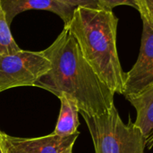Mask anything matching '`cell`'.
I'll list each match as a JSON object with an SVG mask.
<instances>
[{
    "label": "cell",
    "mask_w": 153,
    "mask_h": 153,
    "mask_svg": "<svg viewBox=\"0 0 153 153\" xmlns=\"http://www.w3.org/2000/svg\"><path fill=\"white\" fill-rule=\"evenodd\" d=\"M63 153H73V147L68 148L67 150H65V151Z\"/></svg>",
    "instance_id": "cell-16"
},
{
    "label": "cell",
    "mask_w": 153,
    "mask_h": 153,
    "mask_svg": "<svg viewBox=\"0 0 153 153\" xmlns=\"http://www.w3.org/2000/svg\"><path fill=\"white\" fill-rule=\"evenodd\" d=\"M21 48L16 44L10 30L4 12L0 2V55H9L20 51Z\"/></svg>",
    "instance_id": "cell-10"
},
{
    "label": "cell",
    "mask_w": 153,
    "mask_h": 153,
    "mask_svg": "<svg viewBox=\"0 0 153 153\" xmlns=\"http://www.w3.org/2000/svg\"><path fill=\"white\" fill-rule=\"evenodd\" d=\"M74 9L77 7H88V8H99L96 0H58ZM100 9V8H99Z\"/></svg>",
    "instance_id": "cell-13"
},
{
    "label": "cell",
    "mask_w": 153,
    "mask_h": 153,
    "mask_svg": "<svg viewBox=\"0 0 153 153\" xmlns=\"http://www.w3.org/2000/svg\"><path fill=\"white\" fill-rule=\"evenodd\" d=\"M0 2H1V0H0Z\"/></svg>",
    "instance_id": "cell-17"
},
{
    "label": "cell",
    "mask_w": 153,
    "mask_h": 153,
    "mask_svg": "<svg viewBox=\"0 0 153 153\" xmlns=\"http://www.w3.org/2000/svg\"><path fill=\"white\" fill-rule=\"evenodd\" d=\"M96 2L100 9L107 11H113L114 8L120 5L131 6L137 11L139 9V0H96Z\"/></svg>",
    "instance_id": "cell-11"
},
{
    "label": "cell",
    "mask_w": 153,
    "mask_h": 153,
    "mask_svg": "<svg viewBox=\"0 0 153 153\" xmlns=\"http://www.w3.org/2000/svg\"><path fill=\"white\" fill-rule=\"evenodd\" d=\"M61 101L60 114L53 134L59 136H69L76 134L80 125L78 114L79 108L72 98L63 95L59 97Z\"/></svg>",
    "instance_id": "cell-9"
},
{
    "label": "cell",
    "mask_w": 153,
    "mask_h": 153,
    "mask_svg": "<svg viewBox=\"0 0 153 153\" xmlns=\"http://www.w3.org/2000/svg\"><path fill=\"white\" fill-rule=\"evenodd\" d=\"M51 68L43 51H20L0 55V92L21 86H34Z\"/></svg>",
    "instance_id": "cell-4"
},
{
    "label": "cell",
    "mask_w": 153,
    "mask_h": 153,
    "mask_svg": "<svg viewBox=\"0 0 153 153\" xmlns=\"http://www.w3.org/2000/svg\"><path fill=\"white\" fill-rule=\"evenodd\" d=\"M80 114L88 126L96 153H144L143 132L131 120L124 123L115 105L100 116Z\"/></svg>",
    "instance_id": "cell-3"
},
{
    "label": "cell",
    "mask_w": 153,
    "mask_h": 153,
    "mask_svg": "<svg viewBox=\"0 0 153 153\" xmlns=\"http://www.w3.org/2000/svg\"><path fill=\"white\" fill-rule=\"evenodd\" d=\"M153 147V130L150 133V134L145 138V148L148 150L152 149Z\"/></svg>",
    "instance_id": "cell-14"
},
{
    "label": "cell",
    "mask_w": 153,
    "mask_h": 153,
    "mask_svg": "<svg viewBox=\"0 0 153 153\" xmlns=\"http://www.w3.org/2000/svg\"><path fill=\"white\" fill-rule=\"evenodd\" d=\"M43 53L51 68L34 86L50 91L57 98L63 95L72 98L79 108V113L89 116L102 115L114 106L115 92L83 57L66 26Z\"/></svg>",
    "instance_id": "cell-1"
},
{
    "label": "cell",
    "mask_w": 153,
    "mask_h": 153,
    "mask_svg": "<svg viewBox=\"0 0 153 153\" xmlns=\"http://www.w3.org/2000/svg\"><path fill=\"white\" fill-rule=\"evenodd\" d=\"M1 6L9 25L16 15L29 10L52 12L57 14L66 25L72 20L75 10L58 0H1Z\"/></svg>",
    "instance_id": "cell-7"
},
{
    "label": "cell",
    "mask_w": 153,
    "mask_h": 153,
    "mask_svg": "<svg viewBox=\"0 0 153 153\" xmlns=\"http://www.w3.org/2000/svg\"><path fill=\"white\" fill-rule=\"evenodd\" d=\"M80 133L69 136L51 134L39 138H17L3 134V143L6 153H63L73 147Z\"/></svg>",
    "instance_id": "cell-6"
},
{
    "label": "cell",
    "mask_w": 153,
    "mask_h": 153,
    "mask_svg": "<svg viewBox=\"0 0 153 153\" xmlns=\"http://www.w3.org/2000/svg\"><path fill=\"white\" fill-rule=\"evenodd\" d=\"M138 12L142 19L146 20L153 26V0H139Z\"/></svg>",
    "instance_id": "cell-12"
},
{
    "label": "cell",
    "mask_w": 153,
    "mask_h": 153,
    "mask_svg": "<svg viewBox=\"0 0 153 153\" xmlns=\"http://www.w3.org/2000/svg\"><path fill=\"white\" fill-rule=\"evenodd\" d=\"M127 100L136 110V119L134 124L141 129L146 138L153 130V82Z\"/></svg>",
    "instance_id": "cell-8"
},
{
    "label": "cell",
    "mask_w": 153,
    "mask_h": 153,
    "mask_svg": "<svg viewBox=\"0 0 153 153\" xmlns=\"http://www.w3.org/2000/svg\"><path fill=\"white\" fill-rule=\"evenodd\" d=\"M0 153H6L3 143V134L0 132Z\"/></svg>",
    "instance_id": "cell-15"
},
{
    "label": "cell",
    "mask_w": 153,
    "mask_h": 153,
    "mask_svg": "<svg viewBox=\"0 0 153 153\" xmlns=\"http://www.w3.org/2000/svg\"><path fill=\"white\" fill-rule=\"evenodd\" d=\"M143 20V33L138 58L125 73L123 96L127 100L143 91L153 82V26Z\"/></svg>",
    "instance_id": "cell-5"
},
{
    "label": "cell",
    "mask_w": 153,
    "mask_h": 153,
    "mask_svg": "<svg viewBox=\"0 0 153 153\" xmlns=\"http://www.w3.org/2000/svg\"><path fill=\"white\" fill-rule=\"evenodd\" d=\"M118 18L113 11L77 7L66 26L83 57L97 75L115 92L123 94L125 73L117 47Z\"/></svg>",
    "instance_id": "cell-2"
}]
</instances>
